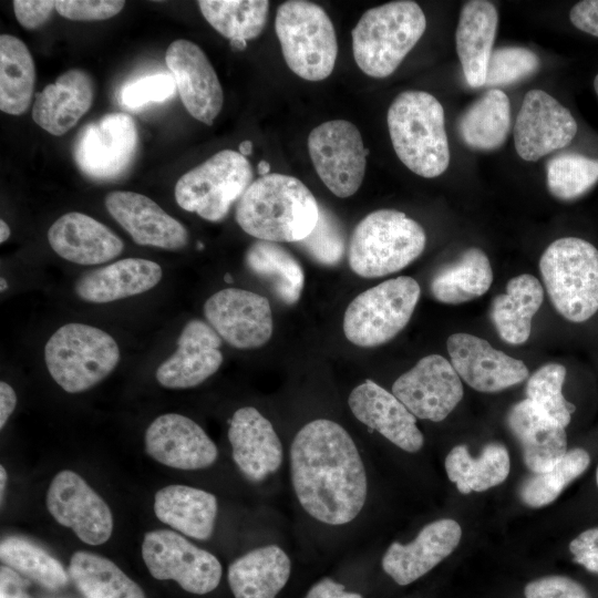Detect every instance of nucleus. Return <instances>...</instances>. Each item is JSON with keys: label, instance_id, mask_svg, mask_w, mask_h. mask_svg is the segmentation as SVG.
Wrapping results in <instances>:
<instances>
[{"label": "nucleus", "instance_id": "28", "mask_svg": "<svg viewBox=\"0 0 598 598\" xmlns=\"http://www.w3.org/2000/svg\"><path fill=\"white\" fill-rule=\"evenodd\" d=\"M93 99L91 75L82 69H70L35 94L32 118L48 133L61 136L90 110Z\"/></svg>", "mask_w": 598, "mask_h": 598}, {"label": "nucleus", "instance_id": "34", "mask_svg": "<svg viewBox=\"0 0 598 598\" xmlns=\"http://www.w3.org/2000/svg\"><path fill=\"white\" fill-rule=\"evenodd\" d=\"M492 281L488 257L482 249L471 247L433 276L430 290L437 301L458 305L483 296Z\"/></svg>", "mask_w": 598, "mask_h": 598}, {"label": "nucleus", "instance_id": "60", "mask_svg": "<svg viewBox=\"0 0 598 598\" xmlns=\"http://www.w3.org/2000/svg\"><path fill=\"white\" fill-rule=\"evenodd\" d=\"M0 282H1L0 290H1V291H4V290L8 288L7 280H6L4 278H1V279H0Z\"/></svg>", "mask_w": 598, "mask_h": 598}, {"label": "nucleus", "instance_id": "63", "mask_svg": "<svg viewBox=\"0 0 598 598\" xmlns=\"http://www.w3.org/2000/svg\"><path fill=\"white\" fill-rule=\"evenodd\" d=\"M596 481H597V485H598V468H597V472H596Z\"/></svg>", "mask_w": 598, "mask_h": 598}, {"label": "nucleus", "instance_id": "32", "mask_svg": "<svg viewBox=\"0 0 598 598\" xmlns=\"http://www.w3.org/2000/svg\"><path fill=\"white\" fill-rule=\"evenodd\" d=\"M291 561L277 545L252 549L228 567V584L235 598H276L287 584Z\"/></svg>", "mask_w": 598, "mask_h": 598}, {"label": "nucleus", "instance_id": "16", "mask_svg": "<svg viewBox=\"0 0 598 598\" xmlns=\"http://www.w3.org/2000/svg\"><path fill=\"white\" fill-rule=\"evenodd\" d=\"M208 324L229 346L255 349L272 334V313L267 298L240 288H226L212 295L204 305Z\"/></svg>", "mask_w": 598, "mask_h": 598}, {"label": "nucleus", "instance_id": "61", "mask_svg": "<svg viewBox=\"0 0 598 598\" xmlns=\"http://www.w3.org/2000/svg\"><path fill=\"white\" fill-rule=\"evenodd\" d=\"M594 89L597 93V96H598V74L596 75L595 80H594Z\"/></svg>", "mask_w": 598, "mask_h": 598}, {"label": "nucleus", "instance_id": "13", "mask_svg": "<svg viewBox=\"0 0 598 598\" xmlns=\"http://www.w3.org/2000/svg\"><path fill=\"white\" fill-rule=\"evenodd\" d=\"M307 143L322 183L340 198L352 196L362 184L369 153L357 126L346 120L328 121L310 132Z\"/></svg>", "mask_w": 598, "mask_h": 598}, {"label": "nucleus", "instance_id": "6", "mask_svg": "<svg viewBox=\"0 0 598 598\" xmlns=\"http://www.w3.org/2000/svg\"><path fill=\"white\" fill-rule=\"evenodd\" d=\"M539 269L555 309L571 322L598 311V249L578 237H563L543 252Z\"/></svg>", "mask_w": 598, "mask_h": 598}, {"label": "nucleus", "instance_id": "45", "mask_svg": "<svg viewBox=\"0 0 598 598\" xmlns=\"http://www.w3.org/2000/svg\"><path fill=\"white\" fill-rule=\"evenodd\" d=\"M296 245L313 261L333 267L340 264L344 256L346 235L338 217L327 207L320 206L315 228Z\"/></svg>", "mask_w": 598, "mask_h": 598}, {"label": "nucleus", "instance_id": "42", "mask_svg": "<svg viewBox=\"0 0 598 598\" xmlns=\"http://www.w3.org/2000/svg\"><path fill=\"white\" fill-rule=\"evenodd\" d=\"M590 456L584 448L577 447L561 457L550 470L532 473L518 489L522 502L533 508L546 506L554 502L564 488L580 476L589 466Z\"/></svg>", "mask_w": 598, "mask_h": 598}, {"label": "nucleus", "instance_id": "3", "mask_svg": "<svg viewBox=\"0 0 598 598\" xmlns=\"http://www.w3.org/2000/svg\"><path fill=\"white\" fill-rule=\"evenodd\" d=\"M391 142L400 161L413 173L433 178L450 164V147L441 103L424 91L400 93L388 110Z\"/></svg>", "mask_w": 598, "mask_h": 598}, {"label": "nucleus", "instance_id": "8", "mask_svg": "<svg viewBox=\"0 0 598 598\" xmlns=\"http://www.w3.org/2000/svg\"><path fill=\"white\" fill-rule=\"evenodd\" d=\"M275 30L288 68L308 81H321L333 71L338 42L327 12L310 1L289 0L276 12Z\"/></svg>", "mask_w": 598, "mask_h": 598}, {"label": "nucleus", "instance_id": "19", "mask_svg": "<svg viewBox=\"0 0 598 598\" xmlns=\"http://www.w3.org/2000/svg\"><path fill=\"white\" fill-rule=\"evenodd\" d=\"M145 451L158 463L178 470L206 468L215 463L218 450L206 432L192 419L166 413L146 429Z\"/></svg>", "mask_w": 598, "mask_h": 598}, {"label": "nucleus", "instance_id": "26", "mask_svg": "<svg viewBox=\"0 0 598 598\" xmlns=\"http://www.w3.org/2000/svg\"><path fill=\"white\" fill-rule=\"evenodd\" d=\"M507 425L532 473L550 470L567 453L565 426L528 399L509 409Z\"/></svg>", "mask_w": 598, "mask_h": 598}, {"label": "nucleus", "instance_id": "12", "mask_svg": "<svg viewBox=\"0 0 598 598\" xmlns=\"http://www.w3.org/2000/svg\"><path fill=\"white\" fill-rule=\"evenodd\" d=\"M142 556L155 579L174 580L184 590L195 595L213 591L219 585L223 574L215 555L168 529L146 533Z\"/></svg>", "mask_w": 598, "mask_h": 598}, {"label": "nucleus", "instance_id": "23", "mask_svg": "<svg viewBox=\"0 0 598 598\" xmlns=\"http://www.w3.org/2000/svg\"><path fill=\"white\" fill-rule=\"evenodd\" d=\"M461 536L462 528L456 520H434L425 525L411 543H392L382 557V568L398 585H409L451 555Z\"/></svg>", "mask_w": 598, "mask_h": 598}, {"label": "nucleus", "instance_id": "57", "mask_svg": "<svg viewBox=\"0 0 598 598\" xmlns=\"http://www.w3.org/2000/svg\"><path fill=\"white\" fill-rule=\"evenodd\" d=\"M7 471L6 468L3 467V465L0 466V497H1V503H3V494H4V489H6V484H7Z\"/></svg>", "mask_w": 598, "mask_h": 598}, {"label": "nucleus", "instance_id": "52", "mask_svg": "<svg viewBox=\"0 0 598 598\" xmlns=\"http://www.w3.org/2000/svg\"><path fill=\"white\" fill-rule=\"evenodd\" d=\"M569 19L577 29L598 37V0L577 2L570 9Z\"/></svg>", "mask_w": 598, "mask_h": 598}, {"label": "nucleus", "instance_id": "27", "mask_svg": "<svg viewBox=\"0 0 598 598\" xmlns=\"http://www.w3.org/2000/svg\"><path fill=\"white\" fill-rule=\"evenodd\" d=\"M48 241L61 258L78 265H99L117 257L123 241L93 217L71 212L59 217L48 230Z\"/></svg>", "mask_w": 598, "mask_h": 598}, {"label": "nucleus", "instance_id": "9", "mask_svg": "<svg viewBox=\"0 0 598 598\" xmlns=\"http://www.w3.org/2000/svg\"><path fill=\"white\" fill-rule=\"evenodd\" d=\"M421 293L408 276L383 281L357 296L343 318V332L353 344L371 348L392 340L410 321Z\"/></svg>", "mask_w": 598, "mask_h": 598}, {"label": "nucleus", "instance_id": "47", "mask_svg": "<svg viewBox=\"0 0 598 598\" xmlns=\"http://www.w3.org/2000/svg\"><path fill=\"white\" fill-rule=\"evenodd\" d=\"M176 84L172 74L157 73L137 79L121 89L120 101L127 109L163 102L174 95Z\"/></svg>", "mask_w": 598, "mask_h": 598}, {"label": "nucleus", "instance_id": "51", "mask_svg": "<svg viewBox=\"0 0 598 598\" xmlns=\"http://www.w3.org/2000/svg\"><path fill=\"white\" fill-rule=\"evenodd\" d=\"M569 551L577 564L598 574V528L580 533L570 542Z\"/></svg>", "mask_w": 598, "mask_h": 598}, {"label": "nucleus", "instance_id": "40", "mask_svg": "<svg viewBox=\"0 0 598 598\" xmlns=\"http://www.w3.org/2000/svg\"><path fill=\"white\" fill-rule=\"evenodd\" d=\"M197 4L206 21L229 41L257 38L269 11L267 0H200Z\"/></svg>", "mask_w": 598, "mask_h": 598}, {"label": "nucleus", "instance_id": "15", "mask_svg": "<svg viewBox=\"0 0 598 598\" xmlns=\"http://www.w3.org/2000/svg\"><path fill=\"white\" fill-rule=\"evenodd\" d=\"M392 393L415 417L440 422L462 400L463 385L448 360L430 354L394 381Z\"/></svg>", "mask_w": 598, "mask_h": 598}, {"label": "nucleus", "instance_id": "36", "mask_svg": "<svg viewBox=\"0 0 598 598\" xmlns=\"http://www.w3.org/2000/svg\"><path fill=\"white\" fill-rule=\"evenodd\" d=\"M509 470L508 451L499 443L485 445L478 457H473L465 445H456L445 458L448 480L462 494L497 486L507 478Z\"/></svg>", "mask_w": 598, "mask_h": 598}, {"label": "nucleus", "instance_id": "58", "mask_svg": "<svg viewBox=\"0 0 598 598\" xmlns=\"http://www.w3.org/2000/svg\"><path fill=\"white\" fill-rule=\"evenodd\" d=\"M252 152V143L249 140H245L239 144V153L243 156L250 155Z\"/></svg>", "mask_w": 598, "mask_h": 598}, {"label": "nucleus", "instance_id": "20", "mask_svg": "<svg viewBox=\"0 0 598 598\" xmlns=\"http://www.w3.org/2000/svg\"><path fill=\"white\" fill-rule=\"evenodd\" d=\"M451 364L471 388L493 393L513 386L528 377L518 359L494 349L488 341L470 333H454L447 339Z\"/></svg>", "mask_w": 598, "mask_h": 598}, {"label": "nucleus", "instance_id": "44", "mask_svg": "<svg viewBox=\"0 0 598 598\" xmlns=\"http://www.w3.org/2000/svg\"><path fill=\"white\" fill-rule=\"evenodd\" d=\"M566 368L559 363H547L538 368L527 380L526 399L543 409L548 415L567 426L575 405L563 395L561 388Z\"/></svg>", "mask_w": 598, "mask_h": 598}, {"label": "nucleus", "instance_id": "17", "mask_svg": "<svg viewBox=\"0 0 598 598\" xmlns=\"http://www.w3.org/2000/svg\"><path fill=\"white\" fill-rule=\"evenodd\" d=\"M576 133L575 117L555 97L543 90L526 93L513 131L520 158L536 162L567 146Z\"/></svg>", "mask_w": 598, "mask_h": 598}, {"label": "nucleus", "instance_id": "29", "mask_svg": "<svg viewBox=\"0 0 598 598\" xmlns=\"http://www.w3.org/2000/svg\"><path fill=\"white\" fill-rule=\"evenodd\" d=\"M162 276V267L155 261L125 258L82 275L74 291L86 302L106 303L148 291Z\"/></svg>", "mask_w": 598, "mask_h": 598}, {"label": "nucleus", "instance_id": "49", "mask_svg": "<svg viewBox=\"0 0 598 598\" xmlns=\"http://www.w3.org/2000/svg\"><path fill=\"white\" fill-rule=\"evenodd\" d=\"M524 595L526 598H590L579 582L565 576H546L533 580L526 585Z\"/></svg>", "mask_w": 598, "mask_h": 598}, {"label": "nucleus", "instance_id": "18", "mask_svg": "<svg viewBox=\"0 0 598 598\" xmlns=\"http://www.w3.org/2000/svg\"><path fill=\"white\" fill-rule=\"evenodd\" d=\"M165 62L187 112L212 125L223 109L224 93L204 51L192 41L177 39L168 45Z\"/></svg>", "mask_w": 598, "mask_h": 598}, {"label": "nucleus", "instance_id": "59", "mask_svg": "<svg viewBox=\"0 0 598 598\" xmlns=\"http://www.w3.org/2000/svg\"><path fill=\"white\" fill-rule=\"evenodd\" d=\"M257 171L261 176H266L270 172V164L267 161H260Z\"/></svg>", "mask_w": 598, "mask_h": 598}, {"label": "nucleus", "instance_id": "46", "mask_svg": "<svg viewBox=\"0 0 598 598\" xmlns=\"http://www.w3.org/2000/svg\"><path fill=\"white\" fill-rule=\"evenodd\" d=\"M540 61L530 50L504 47L493 50L486 72L485 85H507L532 75Z\"/></svg>", "mask_w": 598, "mask_h": 598}, {"label": "nucleus", "instance_id": "7", "mask_svg": "<svg viewBox=\"0 0 598 598\" xmlns=\"http://www.w3.org/2000/svg\"><path fill=\"white\" fill-rule=\"evenodd\" d=\"M44 361L52 379L79 393L104 380L120 361V349L107 332L84 323H66L47 341Z\"/></svg>", "mask_w": 598, "mask_h": 598}, {"label": "nucleus", "instance_id": "53", "mask_svg": "<svg viewBox=\"0 0 598 598\" xmlns=\"http://www.w3.org/2000/svg\"><path fill=\"white\" fill-rule=\"evenodd\" d=\"M30 584V579L12 568L0 567V598H32L27 590Z\"/></svg>", "mask_w": 598, "mask_h": 598}, {"label": "nucleus", "instance_id": "43", "mask_svg": "<svg viewBox=\"0 0 598 598\" xmlns=\"http://www.w3.org/2000/svg\"><path fill=\"white\" fill-rule=\"evenodd\" d=\"M598 182V159L577 153H563L546 165V183L550 194L561 200L581 197Z\"/></svg>", "mask_w": 598, "mask_h": 598}, {"label": "nucleus", "instance_id": "25", "mask_svg": "<svg viewBox=\"0 0 598 598\" xmlns=\"http://www.w3.org/2000/svg\"><path fill=\"white\" fill-rule=\"evenodd\" d=\"M228 440L235 464L251 482L264 481L282 463L280 439L271 422L252 406L240 408L234 413Z\"/></svg>", "mask_w": 598, "mask_h": 598}, {"label": "nucleus", "instance_id": "39", "mask_svg": "<svg viewBox=\"0 0 598 598\" xmlns=\"http://www.w3.org/2000/svg\"><path fill=\"white\" fill-rule=\"evenodd\" d=\"M35 83L32 55L22 40L10 34L0 35V110L20 115L31 104Z\"/></svg>", "mask_w": 598, "mask_h": 598}, {"label": "nucleus", "instance_id": "56", "mask_svg": "<svg viewBox=\"0 0 598 598\" xmlns=\"http://www.w3.org/2000/svg\"><path fill=\"white\" fill-rule=\"evenodd\" d=\"M11 230L9 225L1 219L0 220V243L3 244L10 237Z\"/></svg>", "mask_w": 598, "mask_h": 598}, {"label": "nucleus", "instance_id": "24", "mask_svg": "<svg viewBox=\"0 0 598 598\" xmlns=\"http://www.w3.org/2000/svg\"><path fill=\"white\" fill-rule=\"evenodd\" d=\"M353 415L403 451L415 453L424 443L416 417L391 392L372 380L355 386L348 399Z\"/></svg>", "mask_w": 598, "mask_h": 598}, {"label": "nucleus", "instance_id": "1", "mask_svg": "<svg viewBox=\"0 0 598 598\" xmlns=\"http://www.w3.org/2000/svg\"><path fill=\"white\" fill-rule=\"evenodd\" d=\"M290 473L301 507L323 524H348L365 504L368 480L361 455L350 434L334 421L313 420L297 432Z\"/></svg>", "mask_w": 598, "mask_h": 598}, {"label": "nucleus", "instance_id": "35", "mask_svg": "<svg viewBox=\"0 0 598 598\" xmlns=\"http://www.w3.org/2000/svg\"><path fill=\"white\" fill-rule=\"evenodd\" d=\"M509 128V100L498 89H491L474 101L457 122L462 141L476 151H493L501 147L508 136Z\"/></svg>", "mask_w": 598, "mask_h": 598}, {"label": "nucleus", "instance_id": "30", "mask_svg": "<svg viewBox=\"0 0 598 598\" xmlns=\"http://www.w3.org/2000/svg\"><path fill=\"white\" fill-rule=\"evenodd\" d=\"M498 14L489 1L473 0L461 10L455 33L456 52L468 85H485Z\"/></svg>", "mask_w": 598, "mask_h": 598}, {"label": "nucleus", "instance_id": "55", "mask_svg": "<svg viewBox=\"0 0 598 598\" xmlns=\"http://www.w3.org/2000/svg\"><path fill=\"white\" fill-rule=\"evenodd\" d=\"M17 404V395L10 384L0 382V429H3Z\"/></svg>", "mask_w": 598, "mask_h": 598}, {"label": "nucleus", "instance_id": "11", "mask_svg": "<svg viewBox=\"0 0 598 598\" xmlns=\"http://www.w3.org/2000/svg\"><path fill=\"white\" fill-rule=\"evenodd\" d=\"M137 148L134 118L123 112H112L80 130L73 144V159L85 177L111 182L128 172Z\"/></svg>", "mask_w": 598, "mask_h": 598}, {"label": "nucleus", "instance_id": "2", "mask_svg": "<svg viewBox=\"0 0 598 598\" xmlns=\"http://www.w3.org/2000/svg\"><path fill=\"white\" fill-rule=\"evenodd\" d=\"M320 205L298 178L268 174L254 181L236 207V221L248 235L272 243H298L315 228Z\"/></svg>", "mask_w": 598, "mask_h": 598}, {"label": "nucleus", "instance_id": "21", "mask_svg": "<svg viewBox=\"0 0 598 598\" xmlns=\"http://www.w3.org/2000/svg\"><path fill=\"white\" fill-rule=\"evenodd\" d=\"M221 340L208 323L198 319L188 321L177 339L176 351L157 368V382L167 389H188L203 383L223 363Z\"/></svg>", "mask_w": 598, "mask_h": 598}, {"label": "nucleus", "instance_id": "33", "mask_svg": "<svg viewBox=\"0 0 598 598\" xmlns=\"http://www.w3.org/2000/svg\"><path fill=\"white\" fill-rule=\"evenodd\" d=\"M544 290L538 279L529 274L512 278L506 293L494 297L491 320L499 337L511 344L524 343L532 331V319L539 310Z\"/></svg>", "mask_w": 598, "mask_h": 598}, {"label": "nucleus", "instance_id": "14", "mask_svg": "<svg viewBox=\"0 0 598 598\" xmlns=\"http://www.w3.org/2000/svg\"><path fill=\"white\" fill-rule=\"evenodd\" d=\"M47 508L60 525L71 528L87 545H102L112 535L113 516L109 505L71 470L59 472L52 480Z\"/></svg>", "mask_w": 598, "mask_h": 598}, {"label": "nucleus", "instance_id": "62", "mask_svg": "<svg viewBox=\"0 0 598 598\" xmlns=\"http://www.w3.org/2000/svg\"><path fill=\"white\" fill-rule=\"evenodd\" d=\"M43 598H64V597H59V596H45Z\"/></svg>", "mask_w": 598, "mask_h": 598}, {"label": "nucleus", "instance_id": "10", "mask_svg": "<svg viewBox=\"0 0 598 598\" xmlns=\"http://www.w3.org/2000/svg\"><path fill=\"white\" fill-rule=\"evenodd\" d=\"M252 176L245 156L223 150L179 177L174 188L175 199L184 210L208 221H220L250 186Z\"/></svg>", "mask_w": 598, "mask_h": 598}, {"label": "nucleus", "instance_id": "31", "mask_svg": "<svg viewBox=\"0 0 598 598\" xmlns=\"http://www.w3.org/2000/svg\"><path fill=\"white\" fill-rule=\"evenodd\" d=\"M214 494L187 485H168L154 497V512L164 524L195 539H208L217 517Z\"/></svg>", "mask_w": 598, "mask_h": 598}, {"label": "nucleus", "instance_id": "54", "mask_svg": "<svg viewBox=\"0 0 598 598\" xmlns=\"http://www.w3.org/2000/svg\"><path fill=\"white\" fill-rule=\"evenodd\" d=\"M305 598H362V596L347 591L342 584L326 577L316 582Z\"/></svg>", "mask_w": 598, "mask_h": 598}, {"label": "nucleus", "instance_id": "22", "mask_svg": "<svg viewBox=\"0 0 598 598\" xmlns=\"http://www.w3.org/2000/svg\"><path fill=\"white\" fill-rule=\"evenodd\" d=\"M104 204L137 245L178 250L188 243L184 225L145 195L115 190L105 196Z\"/></svg>", "mask_w": 598, "mask_h": 598}, {"label": "nucleus", "instance_id": "38", "mask_svg": "<svg viewBox=\"0 0 598 598\" xmlns=\"http://www.w3.org/2000/svg\"><path fill=\"white\" fill-rule=\"evenodd\" d=\"M69 576L84 598H146L141 586L112 560L90 551L72 555Z\"/></svg>", "mask_w": 598, "mask_h": 598}, {"label": "nucleus", "instance_id": "50", "mask_svg": "<svg viewBox=\"0 0 598 598\" xmlns=\"http://www.w3.org/2000/svg\"><path fill=\"white\" fill-rule=\"evenodd\" d=\"M12 4L18 22L28 30L44 24L55 9V1L49 0H14Z\"/></svg>", "mask_w": 598, "mask_h": 598}, {"label": "nucleus", "instance_id": "4", "mask_svg": "<svg viewBox=\"0 0 598 598\" xmlns=\"http://www.w3.org/2000/svg\"><path fill=\"white\" fill-rule=\"evenodd\" d=\"M425 28V14L414 1H391L367 10L351 31L357 65L371 78L391 75Z\"/></svg>", "mask_w": 598, "mask_h": 598}, {"label": "nucleus", "instance_id": "5", "mask_svg": "<svg viewBox=\"0 0 598 598\" xmlns=\"http://www.w3.org/2000/svg\"><path fill=\"white\" fill-rule=\"evenodd\" d=\"M423 227L404 213L379 209L354 228L349 245V266L360 277L379 278L396 272L424 250Z\"/></svg>", "mask_w": 598, "mask_h": 598}, {"label": "nucleus", "instance_id": "37", "mask_svg": "<svg viewBox=\"0 0 598 598\" xmlns=\"http://www.w3.org/2000/svg\"><path fill=\"white\" fill-rule=\"evenodd\" d=\"M251 274L266 281L285 305H295L305 286V274L298 260L277 243L257 240L245 254Z\"/></svg>", "mask_w": 598, "mask_h": 598}, {"label": "nucleus", "instance_id": "41", "mask_svg": "<svg viewBox=\"0 0 598 598\" xmlns=\"http://www.w3.org/2000/svg\"><path fill=\"white\" fill-rule=\"evenodd\" d=\"M3 565L49 590L68 585L69 575L62 564L37 543L21 537L7 536L0 544Z\"/></svg>", "mask_w": 598, "mask_h": 598}, {"label": "nucleus", "instance_id": "48", "mask_svg": "<svg viewBox=\"0 0 598 598\" xmlns=\"http://www.w3.org/2000/svg\"><path fill=\"white\" fill-rule=\"evenodd\" d=\"M125 1L120 0H59L56 12L69 20H106L122 11Z\"/></svg>", "mask_w": 598, "mask_h": 598}]
</instances>
